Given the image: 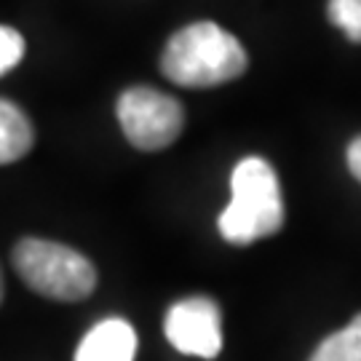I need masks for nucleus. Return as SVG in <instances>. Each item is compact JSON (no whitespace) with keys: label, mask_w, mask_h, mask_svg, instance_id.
Wrapping results in <instances>:
<instances>
[{"label":"nucleus","mask_w":361,"mask_h":361,"mask_svg":"<svg viewBox=\"0 0 361 361\" xmlns=\"http://www.w3.org/2000/svg\"><path fill=\"white\" fill-rule=\"evenodd\" d=\"M308 361H361V313L350 319L345 329L324 337Z\"/></svg>","instance_id":"nucleus-8"},{"label":"nucleus","mask_w":361,"mask_h":361,"mask_svg":"<svg viewBox=\"0 0 361 361\" xmlns=\"http://www.w3.org/2000/svg\"><path fill=\"white\" fill-rule=\"evenodd\" d=\"M0 300H3V273H0Z\"/></svg>","instance_id":"nucleus-12"},{"label":"nucleus","mask_w":361,"mask_h":361,"mask_svg":"<svg viewBox=\"0 0 361 361\" xmlns=\"http://www.w3.org/2000/svg\"><path fill=\"white\" fill-rule=\"evenodd\" d=\"M329 19L353 43H361V0H329Z\"/></svg>","instance_id":"nucleus-9"},{"label":"nucleus","mask_w":361,"mask_h":361,"mask_svg":"<svg viewBox=\"0 0 361 361\" xmlns=\"http://www.w3.org/2000/svg\"><path fill=\"white\" fill-rule=\"evenodd\" d=\"M11 259L22 281L49 300L78 302L97 286V268L91 259L56 241L22 238L13 246Z\"/></svg>","instance_id":"nucleus-3"},{"label":"nucleus","mask_w":361,"mask_h":361,"mask_svg":"<svg viewBox=\"0 0 361 361\" xmlns=\"http://www.w3.org/2000/svg\"><path fill=\"white\" fill-rule=\"evenodd\" d=\"M284 198L276 169L257 155L238 161L231 174V204L219 214V235L235 246L271 238L284 228Z\"/></svg>","instance_id":"nucleus-2"},{"label":"nucleus","mask_w":361,"mask_h":361,"mask_svg":"<svg viewBox=\"0 0 361 361\" xmlns=\"http://www.w3.org/2000/svg\"><path fill=\"white\" fill-rule=\"evenodd\" d=\"M166 340L185 356L214 359L222 350V313L212 297H185L164 319Z\"/></svg>","instance_id":"nucleus-5"},{"label":"nucleus","mask_w":361,"mask_h":361,"mask_svg":"<svg viewBox=\"0 0 361 361\" xmlns=\"http://www.w3.org/2000/svg\"><path fill=\"white\" fill-rule=\"evenodd\" d=\"M35 145V131L19 104L0 99V166L25 158Z\"/></svg>","instance_id":"nucleus-7"},{"label":"nucleus","mask_w":361,"mask_h":361,"mask_svg":"<svg viewBox=\"0 0 361 361\" xmlns=\"http://www.w3.org/2000/svg\"><path fill=\"white\" fill-rule=\"evenodd\" d=\"M25 56V38L19 30L0 25V78L11 73Z\"/></svg>","instance_id":"nucleus-10"},{"label":"nucleus","mask_w":361,"mask_h":361,"mask_svg":"<svg viewBox=\"0 0 361 361\" xmlns=\"http://www.w3.org/2000/svg\"><path fill=\"white\" fill-rule=\"evenodd\" d=\"M137 332L126 319H104L80 340L75 361H134Z\"/></svg>","instance_id":"nucleus-6"},{"label":"nucleus","mask_w":361,"mask_h":361,"mask_svg":"<svg viewBox=\"0 0 361 361\" xmlns=\"http://www.w3.org/2000/svg\"><path fill=\"white\" fill-rule=\"evenodd\" d=\"M249 56L235 35L214 22H195L174 32L161 56V73L185 89H212L246 73Z\"/></svg>","instance_id":"nucleus-1"},{"label":"nucleus","mask_w":361,"mask_h":361,"mask_svg":"<svg viewBox=\"0 0 361 361\" xmlns=\"http://www.w3.org/2000/svg\"><path fill=\"white\" fill-rule=\"evenodd\" d=\"M118 121L137 150H164L182 134L185 110L164 91L150 86H131L118 97Z\"/></svg>","instance_id":"nucleus-4"},{"label":"nucleus","mask_w":361,"mask_h":361,"mask_svg":"<svg viewBox=\"0 0 361 361\" xmlns=\"http://www.w3.org/2000/svg\"><path fill=\"white\" fill-rule=\"evenodd\" d=\"M348 169H350V174L361 182V137H356V140L348 145Z\"/></svg>","instance_id":"nucleus-11"}]
</instances>
